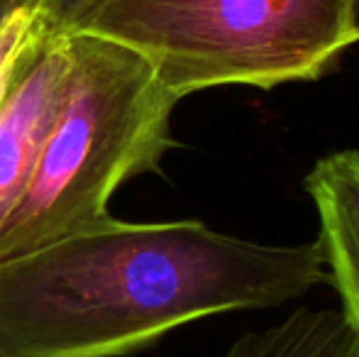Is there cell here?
<instances>
[{"label": "cell", "instance_id": "obj_6", "mask_svg": "<svg viewBox=\"0 0 359 357\" xmlns=\"http://www.w3.org/2000/svg\"><path fill=\"white\" fill-rule=\"evenodd\" d=\"M220 357H359V340L335 309H296L279 323L245 333Z\"/></svg>", "mask_w": 359, "mask_h": 357}, {"label": "cell", "instance_id": "obj_2", "mask_svg": "<svg viewBox=\"0 0 359 357\" xmlns=\"http://www.w3.org/2000/svg\"><path fill=\"white\" fill-rule=\"evenodd\" d=\"M67 98L20 203L0 225V262L105 223L125 181L156 172L174 147L164 88L140 52L93 32L72 34Z\"/></svg>", "mask_w": 359, "mask_h": 357}, {"label": "cell", "instance_id": "obj_8", "mask_svg": "<svg viewBox=\"0 0 359 357\" xmlns=\"http://www.w3.org/2000/svg\"><path fill=\"white\" fill-rule=\"evenodd\" d=\"M108 0H42V27L74 34L88 25Z\"/></svg>", "mask_w": 359, "mask_h": 357}, {"label": "cell", "instance_id": "obj_9", "mask_svg": "<svg viewBox=\"0 0 359 357\" xmlns=\"http://www.w3.org/2000/svg\"><path fill=\"white\" fill-rule=\"evenodd\" d=\"M355 27H357V42H359V0H357V8H355Z\"/></svg>", "mask_w": 359, "mask_h": 357}, {"label": "cell", "instance_id": "obj_1", "mask_svg": "<svg viewBox=\"0 0 359 357\" xmlns=\"http://www.w3.org/2000/svg\"><path fill=\"white\" fill-rule=\"evenodd\" d=\"M330 284L318 240L262 245L201 220L108 218L0 262V357H123L208 316Z\"/></svg>", "mask_w": 359, "mask_h": 357}, {"label": "cell", "instance_id": "obj_5", "mask_svg": "<svg viewBox=\"0 0 359 357\" xmlns=\"http://www.w3.org/2000/svg\"><path fill=\"white\" fill-rule=\"evenodd\" d=\"M306 191L318 210L316 240L340 296V314L359 340V152L318 159L306 177Z\"/></svg>", "mask_w": 359, "mask_h": 357}, {"label": "cell", "instance_id": "obj_4", "mask_svg": "<svg viewBox=\"0 0 359 357\" xmlns=\"http://www.w3.org/2000/svg\"><path fill=\"white\" fill-rule=\"evenodd\" d=\"M72 34L39 25L0 95V225L20 203L72 79Z\"/></svg>", "mask_w": 359, "mask_h": 357}, {"label": "cell", "instance_id": "obj_7", "mask_svg": "<svg viewBox=\"0 0 359 357\" xmlns=\"http://www.w3.org/2000/svg\"><path fill=\"white\" fill-rule=\"evenodd\" d=\"M42 25V0H0V95L8 88L20 54Z\"/></svg>", "mask_w": 359, "mask_h": 357}, {"label": "cell", "instance_id": "obj_3", "mask_svg": "<svg viewBox=\"0 0 359 357\" xmlns=\"http://www.w3.org/2000/svg\"><path fill=\"white\" fill-rule=\"evenodd\" d=\"M357 0H108L81 32L140 52L176 98L313 81L357 42Z\"/></svg>", "mask_w": 359, "mask_h": 357}]
</instances>
